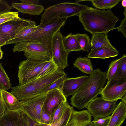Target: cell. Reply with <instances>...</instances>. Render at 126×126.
I'll return each instance as SVG.
<instances>
[{
  "mask_svg": "<svg viewBox=\"0 0 126 126\" xmlns=\"http://www.w3.org/2000/svg\"><path fill=\"white\" fill-rule=\"evenodd\" d=\"M84 29L92 35L96 33H108L115 29L119 18L110 9L101 10L92 7L82 11L78 16Z\"/></svg>",
  "mask_w": 126,
  "mask_h": 126,
  "instance_id": "6da1fadb",
  "label": "cell"
},
{
  "mask_svg": "<svg viewBox=\"0 0 126 126\" xmlns=\"http://www.w3.org/2000/svg\"><path fill=\"white\" fill-rule=\"evenodd\" d=\"M107 79V72L98 68L94 70L86 81L72 95L70 104L79 110L86 108L100 94Z\"/></svg>",
  "mask_w": 126,
  "mask_h": 126,
  "instance_id": "7a4b0ae2",
  "label": "cell"
},
{
  "mask_svg": "<svg viewBox=\"0 0 126 126\" xmlns=\"http://www.w3.org/2000/svg\"><path fill=\"white\" fill-rule=\"evenodd\" d=\"M66 74L63 69L58 68L53 73L23 84L12 86L10 92L20 101L25 100L42 94L52 83Z\"/></svg>",
  "mask_w": 126,
  "mask_h": 126,
  "instance_id": "3957f363",
  "label": "cell"
},
{
  "mask_svg": "<svg viewBox=\"0 0 126 126\" xmlns=\"http://www.w3.org/2000/svg\"><path fill=\"white\" fill-rule=\"evenodd\" d=\"M89 7L87 5L76 2H65L53 5L46 9L42 14L39 25L45 24L55 19L67 18L70 17L78 16Z\"/></svg>",
  "mask_w": 126,
  "mask_h": 126,
  "instance_id": "277c9868",
  "label": "cell"
},
{
  "mask_svg": "<svg viewBox=\"0 0 126 126\" xmlns=\"http://www.w3.org/2000/svg\"><path fill=\"white\" fill-rule=\"evenodd\" d=\"M51 41L19 42L15 44L13 52H24L26 59L48 62L51 59Z\"/></svg>",
  "mask_w": 126,
  "mask_h": 126,
  "instance_id": "5b68a950",
  "label": "cell"
},
{
  "mask_svg": "<svg viewBox=\"0 0 126 126\" xmlns=\"http://www.w3.org/2000/svg\"><path fill=\"white\" fill-rule=\"evenodd\" d=\"M67 19H55L45 24L37 26L35 30L22 39L21 42L51 41L54 35L60 31L61 28L64 25Z\"/></svg>",
  "mask_w": 126,
  "mask_h": 126,
  "instance_id": "8992f818",
  "label": "cell"
},
{
  "mask_svg": "<svg viewBox=\"0 0 126 126\" xmlns=\"http://www.w3.org/2000/svg\"><path fill=\"white\" fill-rule=\"evenodd\" d=\"M100 94L106 100L117 101L120 99L126 104V79L117 75L107 82Z\"/></svg>",
  "mask_w": 126,
  "mask_h": 126,
  "instance_id": "52a82bcc",
  "label": "cell"
},
{
  "mask_svg": "<svg viewBox=\"0 0 126 126\" xmlns=\"http://www.w3.org/2000/svg\"><path fill=\"white\" fill-rule=\"evenodd\" d=\"M48 62L26 59L20 61L18 71L19 85L35 79L40 71Z\"/></svg>",
  "mask_w": 126,
  "mask_h": 126,
  "instance_id": "ba28073f",
  "label": "cell"
},
{
  "mask_svg": "<svg viewBox=\"0 0 126 126\" xmlns=\"http://www.w3.org/2000/svg\"><path fill=\"white\" fill-rule=\"evenodd\" d=\"M63 35L60 31L53 36L50 43L51 59L58 68L63 69L69 66L68 57L69 53L65 50L63 41Z\"/></svg>",
  "mask_w": 126,
  "mask_h": 126,
  "instance_id": "9c48e42d",
  "label": "cell"
},
{
  "mask_svg": "<svg viewBox=\"0 0 126 126\" xmlns=\"http://www.w3.org/2000/svg\"><path fill=\"white\" fill-rule=\"evenodd\" d=\"M47 93L20 101V109L32 119L41 123V110L47 98Z\"/></svg>",
  "mask_w": 126,
  "mask_h": 126,
  "instance_id": "30bf717a",
  "label": "cell"
},
{
  "mask_svg": "<svg viewBox=\"0 0 126 126\" xmlns=\"http://www.w3.org/2000/svg\"><path fill=\"white\" fill-rule=\"evenodd\" d=\"M117 101L106 100L101 97H97L86 107L94 118H105L112 114L117 105Z\"/></svg>",
  "mask_w": 126,
  "mask_h": 126,
  "instance_id": "8fae6325",
  "label": "cell"
},
{
  "mask_svg": "<svg viewBox=\"0 0 126 126\" xmlns=\"http://www.w3.org/2000/svg\"><path fill=\"white\" fill-rule=\"evenodd\" d=\"M36 24L34 21L23 18L8 21L0 25V35L9 41L25 27Z\"/></svg>",
  "mask_w": 126,
  "mask_h": 126,
  "instance_id": "7c38bea8",
  "label": "cell"
},
{
  "mask_svg": "<svg viewBox=\"0 0 126 126\" xmlns=\"http://www.w3.org/2000/svg\"><path fill=\"white\" fill-rule=\"evenodd\" d=\"M47 93V98L43 107L46 112L51 115L53 110L66 100L67 98L59 89H54Z\"/></svg>",
  "mask_w": 126,
  "mask_h": 126,
  "instance_id": "4fadbf2b",
  "label": "cell"
},
{
  "mask_svg": "<svg viewBox=\"0 0 126 126\" xmlns=\"http://www.w3.org/2000/svg\"><path fill=\"white\" fill-rule=\"evenodd\" d=\"M89 76L84 75L75 78H67L64 81L61 90L65 96L74 94L86 81Z\"/></svg>",
  "mask_w": 126,
  "mask_h": 126,
  "instance_id": "5bb4252c",
  "label": "cell"
},
{
  "mask_svg": "<svg viewBox=\"0 0 126 126\" xmlns=\"http://www.w3.org/2000/svg\"><path fill=\"white\" fill-rule=\"evenodd\" d=\"M22 113L20 109L7 110L0 116V126H24Z\"/></svg>",
  "mask_w": 126,
  "mask_h": 126,
  "instance_id": "9a60e30c",
  "label": "cell"
},
{
  "mask_svg": "<svg viewBox=\"0 0 126 126\" xmlns=\"http://www.w3.org/2000/svg\"><path fill=\"white\" fill-rule=\"evenodd\" d=\"M92 116L88 110H74L66 126H83L91 121Z\"/></svg>",
  "mask_w": 126,
  "mask_h": 126,
  "instance_id": "2e32d148",
  "label": "cell"
},
{
  "mask_svg": "<svg viewBox=\"0 0 126 126\" xmlns=\"http://www.w3.org/2000/svg\"><path fill=\"white\" fill-rule=\"evenodd\" d=\"M126 118V104L122 101L117 105L107 126H120Z\"/></svg>",
  "mask_w": 126,
  "mask_h": 126,
  "instance_id": "e0dca14e",
  "label": "cell"
},
{
  "mask_svg": "<svg viewBox=\"0 0 126 126\" xmlns=\"http://www.w3.org/2000/svg\"><path fill=\"white\" fill-rule=\"evenodd\" d=\"M12 6L18 12L33 15H39L43 12L44 8L41 4H32L27 3L13 2Z\"/></svg>",
  "mask_w": 126,
  "mask_h": 126,
  "instance_id": "ac0fdd59",
  "label": "cell"
},
{
  "mask_svg": "<svg viewBox=\"0 0 126 126\" xmlns=\"http://www.w3.org/2000/svg\"><path fill=\"white\" fill-rule=\"evenodd\" d=\"M91 44L90 51L102 47L116 49L111 44L106 33H96L93 34Z\"/></svg>",
  "mask_w": 126,
  "mask_h": 126,
  "instance_id": "d6986e66",
  "label": "cell"
},
{
  "mask_svg": "<svg viewBox=\"0 0 126 126\" xmlns=\"http://www.w3.org/2000/svg\"><path fill=\"white\" fill-rule=\"evenodd\" d=\"M119 53L116 49L102 47L90 51L87 57L88 58L105 59L116 57Z\"/></svg>",
  "mask_w": 126,
  "mask_h": 126,
  "instance_id": "ffe728a7",
  "label": "cell"
},
{
  "mask_svg": "<svg viewBox=\"0 0 126 126\" xmlns=\"http://www.w3.org/2000/svg\"><path fill=\"white\" fill-rule=\"evenodd\" d=\"M2 93L3 100L7 110H15L20 109V101L10 92L2 88Z\"/></svg>",
  "mask_w": 126,
  "mask_h": 126,
  "instance_id": "44dd1931",
  "label": "cell"
},
{
  "mask_svg": "<svg viewBox=\"0 0 126 126\" xmlns=\"http://www.w3.org/2000/svg\"><path fill=\"white\" fill-rule=\"evenodd\" d=\"M73 64L74 67L86 74L90 75L94 71L91 60L86 57H78Z\"/></svg>",
  "mask_w": 126,
  "mask_h": 126,
  "instance_id": "7402d4cb",
  "label": "cell"
},
{
  "mask_svg": "<svg viewBox=\"0 0 126 126\" xmlns=\"http://www.w3.org/2000/svg\"><path fill=\"white\" fill-rule=\"evenodd\" d=\"M63 41L65 50L69 53L73 51H80L81 50L74 35L71 33L66 36H63Z\"/></svg>",
  "mask_w": 126,
  "mask_h": 126,
  "instance_id": "603a6c76",
  "label": "cell"
},
{
  "mask_svg": "<svg viewBox=\"0 0 126 126\" xmlns=\"http://www.w3.org/2000/svg\"><path fill=\"white\" fill-rule=\"evenodd\" d=\"M74 110L73 107L69 105L62 117L57 121L49 124L37 122L36 126H66Z\"/></svg>",
  "mask_w": 126,
  "mask_h": 126,
  "instance_id": "cb8c5ba5",
  "label": "cell"
},
{
  "mask_svg": "<svg viewBox=\"0 0 126 126\" xmlns=\"http://www.w3.org/2000/svg\"><path fill=\"white\" fill-rule=\"evenodd\" d=\"M93 5L96 8L103 10L110 9L116 6L121 0H92Z\"/></svg>",
  "mask_w": 126,
  "mask_h": 126,
  "instance_id": "d4e9b609",
  "label": "cell"
},
{
  "mask_svg": "<svg viewBox=\"0 0 126 126\" xmlns=\"http://www.w3.org/2000/svg\"><path fill=\"white\" fill-rule=\"evenodd\" d=\"M74 35L81 50L88 52L91 48V40L89 36L86 33H77Z\"/></svg>",
  "mask_w": 126,
  "mask_h": 126,
  "instance_id": "484cf974",
  "label": "cell"
},
{
  "mask_svg": "<svg viewBox=\"0 0 126 126\" xmlns=\"http://www.w3.org/2000/svg\"><path fill=\"white\" fill-rule=\"evenodd\" d=\"M36 27V25H31L25 27L20 31L14 39L8 41L6 45L15 44L21 42L22 39L35 30Z\"/></svg>",
  "mask_w": 126,
  "mask_h": 126,
  "instance_id": "4316f807",
  "label": "cell"
},
{
  "mask_svg": "<svg viewBox=\"0 0 126 126\" xmlns=\"http://www.w3.org/2000/svg\"><path fill=\"white\" fill-rule=\"evenodd\" d=\"M121 59L122 57L112 61L110 63L107 72V82L119 75V66Z\"/></svg>",
  "mask_w": 126,
  "mask_h": 126,
  "instance_id": "83f0119b",
  "label": "cell"
},
{
  "mask_svg": "<svg viewBox=\"0 0 126 126\" xmlns=\"http://www.w3.org/2000/svg\"><path fill=\"white\" fill-rule=\"evenodd\" d=\"M58 69L57 65L51 59L42 68L36 79L53 73L55 72Z\"/></svg>",
  "mask_w": 126,
  "mask_h": 126,
  "instance_id": "f1b7e54d",
  "label": "cell"
},
{
  "mask_svg": "<svg viewBox=\"0 0 126 126\" xmlns=\"http://www.w3.org/2000/svg\"><path fill=\"white\" fill-rule=\"evenodd\" d=\"M69 105L67 100L61 103L54 110L51 115V124L59 120L62 116Z\"/></svg>",
  "mask_w": 126,
  "mask_h": 126,
  "instance_id": "f546056e",
  "label": "cell"
},
{
  "mask_svg": "<svg viewBox=\"0 0 126 126\" xmlns=\"http://www.w3.org/2000/svg\"><path fill=\"white\" fill-rule=\"evenodd\" d=\"M0 85L2 88L6 90H9L11 87L10 79L2 65L0 63Z\"/></svg>",
  "mask_w": 126,
  "mask_h": 126,
  "instance_id": "4dcf8cb0",
  "label": "cell"
},
{
  "mask_svg": "<svg viewBox=\"0 0 126 126\" xmlns=\"http://www.w3.org/2000/svg\"><path fill=\"white\" fill-rule=\"evenodd\" d=\"M20 18L17 12H7L0 15V25L10 21L18 19Z\"/></svg>",
  "mask_w": 126,
  "mask_h": 126,
  "instance_id": "1f68e13d",
  "label": "cell"
},
{
  "mask_svg": "<svg viewBox=\"0 0 126 126\" xmlns=\"http://www.w3.org/2000/svg\"><path fill=\"white\" fill-rule=\"evenodd\" d=\"M67 74H66L63 77L55 81L46 89L42 93H47L50 90L55 89H61L63 82L67 78Z\"/></svg>",
  "mask_w": 126,
  "mask_h": 126,
  "instance_id": "d6a6232c",
  "label": "cell"
},
{
  "mask_svg": "<svg viewBox=\"0 0 126 126\" xmlns=\"http://www.w3.org/2000/svg\"><path fill=\"white\" fill-rule=\"evenodd\" d=\"M110 116L101 118H94L90 122L91 126H107L110 121Z\"/></svg>",
  "mask_w": 126,
  "mask_h": 126,
  "instance_id": "836d02e7",
  "label": "cell"
},
{
  "mask_svg": "<svg viewBox=\"0 0 126 126\" xmlns=\"http://www.w3.org/2000/svg\"><path fill=\"white\" fill-rule=\"evenodd\" d=\"M119 67V75L126 79V55H123Z\"/></svg>",
  "mask_w": 126,
  "mask_h": 126,
  "instance_id": "e575fe53",
  "label": "cell"
},
{
  "mask_svg": "<svg viewBox=\"0 0 126 126\" xmlns=\"http://www.w3.org/2000/svg\"><path fill=\"white\" fill-rule=\"evenodd\" d=\"M13 8V7L10 6L6 1L0 0V15L10 12Z\"/></svg>",
  "mask_w": 126,
  "mask_h": 126,
  "instance_id": "d590c367",
  "label": "cell"
},
{
  "mask_svg": "<svg viewBox=\"0 0 126 126\" xmlns=\"http://www.w3.org/2000/svg\"><path fill=\"white\" fill-rule=\"evenodd\" d=\"M41 121L42 124H49L51 123V115L46 112L43 107L41 110Z\"/></svg>",
  "mask_w": 126,
  "mask_h": 126,
  "instance_id": "8d00e7d4",
  "label": "cell"
},
{
  "mask_svg": "<svg viewBox=\"0 0 126 126\" xmlns=\"http://www.w3.org/2000/svg\"><path fill=\"white\" fill-rule=\"evenodd\" d=\"M22 117L24 126H36L37 122L23 112Z\"/></svg>",
  "mask_w": 126,
  "mask_h": 126,
  "instance_id": "74e56055",
  "label": "cell"
},
{
  "mask_svg": "<svg viewBox=\"0 0 126 126\" xmlns=\"http://www.w3.org/2000/svg\"><path fill=\"white\" fill-rule=\"evenodd\" d=\"M2 89L0 85V116L3 114L7 110L2 97Z\"/></svg>",
  "mask_w": 126,
  "mask_h": 126,
  "instance_id": "f35d334b",
  "label": "cell"
},
{
  "mask_svg": "<svg viewBox=\"0 0 126 126\" xmlns=\"http://www.w3.org/2000/svg\"><path fill=\"white\" fill-rule=\"evenodd\" d=\"M119 32H121L124 37L126 38V16H125L124 19L121 21L120 25L115 28Z\"/></svg>",
  "mask_w": 126,
  "mask_h": 126,
  "instance_id": "ab89813d",
  "label": "cell"
},
{
  "mask_svg": "<svg viewBox=\"0 0 126 126\" xmlns=\"http://www.w3.org/2000/svg\"><path fill=\"white\" fill-rule=\"evenodd\" d=\"M21 2L27 3L31 4H38L39 1L38 0H20Z\"/></svg>",
  "mask_w": 126,
  "mask_h": 126,
  "instance_id": "60d3db41",
  "label": "cell"
},
{
  "mask_svg": "<svg viewBox=\"0 0 126 126\" xmlns=\"http://www.w3.org/2000/svg\"><path fill=\"white\" fill-rule=\"evenodd\" d=\"M9 41L7 39L0 35V46H2L6 45Z\"/></svg>",
  "mask_w": 126,
  "mask_h": 126,
  "instance_id": "b9f144b4",
  "label": "cell"
},
{
  "mask_svg": "<svg viewBox=\"0 0 126 126\" xmlns=\"http://www.w3.org/2000/svg\"><path fill=\"white\" fill-rule=\"evenodd\" d=\"M0 46V59H2L3 58V55L4 53L1 50V47Z\"/></svg>",
  "mask_w": 126,
  "mask_h": 126,
  "instance_id": "7bdbcfd3",
  "label": "cell"
},
{
  "mask_svg": "<svg viewBox=\"0 0 126 126\" xmlns=\"http://www.w3.org/2000/svg\"><path fill=\"white\" fill-rule=\"evenodd\" d=\"M121 4L122 6L125 7H126V0H123L122 1Z\"/></svg>",
  "mask_w": 126,
  "mask_h": 126,
  "instance_id": "ee69618b",
  "label": "cell"
},
{
  "mask_svg": "<svg viewBox=\"0 0 126 126\" xmlns=\"http://www.w3.org/2000/svg\"><path fill=\"white\" fill-rule=\"evenodd\" d=\"M123 14L125 16H126V8H125V10L123 13Z\"/></svg>",
  "mask_w": 126,
  "mask_h": 126,
  "instance_id": "f6af8a7d",
  "label": "cell"
},
{
  "mask_svg": "<svg viewBox=\"0 0 126 126\" xmlns=\"http://www.w3.org/2000/svg\"><path fill=\"white\" fill-rule=\"evenodd\" d=\"M83 126H91L89 123Z\"/></svg>",
  "mask_w": 126,
  "mask_h": 126,
  "instance_id": "bcb514c9",
  "label": "cell"
}]
</instances>
